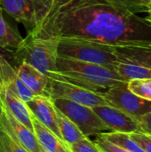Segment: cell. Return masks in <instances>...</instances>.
I'll list each match as a JSON object with an SVG mask.
<instances>
[{
	"mask_svg": "<svg viewBox=\"0 0 151 152\" xmlns=\"http://www.w3.org/2000/svg\"><path fill=\"white\" fill-rule=\"evenodd\" d=\"M33 133L46 152H71L68 144L32 117Z\"/></svg>",
	"mask_w": 151,
	"mask_h": 152,
	"instance_id": "obj_15",
	"label": "cell"
},
{
	"mask_svg": "<svg viewBox=\"0 0 151 152\" xmlns=\"http://www.w3.org/2000/svg\"><path fill=\"white\" fill-rule=\"evenodd\" d=\"M58 55L60 57L100 64L109 68L118 61L109 45L79 38L58 39Z\"/></svg>",
	"mask_w": 151,
	"mask_h": 152,
	"instance_id": "obj_4",
	"label": "cell"
},
{
	"mask_svg": "<svg viewBox=\"0 0 151 152\" xmlns=\"http://www.w3.org/2000/svg\"><path fill=\"white\" fill-rule=\"evenodd\" d=\"M55 110H56L57 124H58L61 139L68 145H70L86 137L81 133L78 127L56 107H55Z\"/></svg>",
	"mask_w": 151,
	"mask_h": 152,
	"instance_id": "obj_17",
	"label": "cell"
},
{
	"mask_svg": "<svg viewBox=\"0 0 151 152\" xmlns=\"http://www.w3.org/2000/svg\"><path fill=\"white\" fill-rule=\"evenodd\" d=\"M0 99L7 110L27 128L33 132L32 115L26 102L16 97L4 86H0Z\"/></svg>",
	"mask_w": 151,
	"mask_h": 152,
	"instance_id": "obj_14",
	"label": "cell"
},
{
	"mask_svg": "<svg viewBox=\"0 0 151 152\" xmlns=\"http://www.w3.org/2000/svg\"><path fill=\"white\" fill-rule=\"evenodd\" d=\"M94 143L101 152H130L100 136H97V139L94 141Z\"/></svg>",
	"mask_w": 151,
	"mask_h": 152,
	"instance_id": "obj_26",
	"label": "cell"
},
{
	"mask_svg": "<svg viewBox=\"0 0 151 152\" xmlns=\"http://www.w3.org/2000/svg\"><path fill=\"white\" fill-rule=\"evenodd\" d=\"M58 56V40L32 37L28 35L21 40L14 52V61L19 64L28 63L48 77L57 71Z\"/></svg>",
	"mask_w": 151,
	"mask_h": 152,
	"instance_id": "obj_3",
	"label": "cell"
},
{
	"mask_svg": "<svg viewBox=\"0 0 151 152\" xmlns=\"http://www.w3.org/2000/svg\"><path fill=\"white\" fill-rule=\"evenodd\" d=\"M146 12H148V16L145 18V20L151 25V2L146 5Z\"/></svg>",
	"mask_w": 151,
	"mask_h": 152,
	"instance_id": "obj_28",
	"label": "cell"
},
{
	"mask_svg": "<svg viewBox=\"0 0 151 152\" xmlns=\"http://www.w3.org/2000/svg\"><path fill=\"white\" fill-rule=\"evenodd\" d=\"M133 1H135L138 4H140L142 5H144V6H146L148 4H150L151 2V0H133Z\"/></svg>",
	"mask_w": 151,
	"mask_h": 152,
	"instance_id": "obj_29",
	"label": "cell"
},
{
	"mask_svg": "<svg viewBox=\"0 0 151 152\" xmlns=\"http://www.w3.org/2000/svg\"><path fill=\"white\" fill-rule=\"evenodd\" d=\"M19 78L34 94V95H46V88L49 77L32 67L31 65L21 62L15 69Z\"/></svg>",
	"mask_w": 151,
	"mask_h": 152,
	"instance_id": "obj_12",
	"label": "cell"
},
{
	"mask_svg": "<svg viewBox=\"0 0 151 152\" xmlns=\"http://www.w3.org/2000/svg\"><path fill=\"white\" fill-rule=\"evenodd\" d=\"M16 75L15 69L9 64V62L3 57L0 53V86H3L6 82Z\"/></svg>",
	"mask_w": 151,
	"mask_h": 152,
	"instance_id": "obj_24",
	"label": "cell"
},
{
	"mask_svg": "<svg viewBox=\"0 0 151 152\" xmlns=\"http://www.w3.org/2000/svg\"><path fill=\"white\" fill-rule=\"evenodd\" d=\"M127 87L134 94L151 102V79L128 81Z\"/></svg>",
	"mask_w": 151,
	"mask_h": 152,
	"instance_id": "obj_21",
	"label": "cell"
},
{
	"mask_svg": "<svg viewBox=\"0 0 151 152\" xmlns=\"http://www.w3.org/2000/svg\"><path fill=\"white\" fill-rule=\"evenodd\" d=\"M118 61L142 65L151 69V40L109 45Z\"/></svg>",
	"mask_w": 151,
	"mask_h": 152,
	"instance_id": "obj_10",
	"label": "cell"
},
{
	"mask_svg": "<svg viewBox=\"0 0 151 152\" xmlns=\"http://www.w3.org/2000/svg\"><path fill=\"white\" fill-rule=\"evenodd\" d=\"M26 105L33 118L61 139L57 124L55 107L50 97L35 95L30 101L26 102Z\"/></svg>",
	"mask_w": 151,
	"mask_h": 152,
	"instance_id": "obj_11",
	"label": "cell"
},
{
	"mask_svg": "<svg viewBox=\"0 0 151 152\" xmlns=\"http://www.w3.org/2000/svg\"><path fill=\"white\" fill-rule=\"evenodd\" d=\"M93 110L108 126L109 132L132 134L142 131L138 118L111 106L101 105L93 108Z\"/></svg>",
	"mask_w": 151,
	"mask_h": 152,
	"instance_id": "obj_9",
	"label": "cell"
},
{
	"mask_svg": "<svg viewBox=\"0 0 151 152\" xmlns=\"http://www.w3.org/2000/svg\"><path fill=\"white\" fill-rule=\"evenodd\" d=\"M23 38L4 20L0 5V47L17 48Z\"/></svg>",
	"mask_w": 151,
	"mask_h": 152,
	"instance_id": "obj_18",
	"label": "cell"
},
{
	"mask_svg": "<svg viewBox=\"0 0 151 152\" xmlns=\"http://www.w3.org/2000/svg\"><path fill=\"white\" fill-rule=\"evenodd\" d=\"M126 82L131 80H148L151 79V69L139 64L117 61L111 67Z\"/></svg>",
	"mask_w": 151,
	"mask_h": 152,
	"instance_id": "obj_16",
	"label": "cell"
},
{
	"mask_svg": "<svg viewBox=\"0 0 151 152\" xmlns=\"http://www.w3.org/2000/svg\"><path fill=\"white\" fill-rule=\"evenodd\" d=\"M39 152H46V151H44V150L42 147H41V148H40V151H39Z\"/></svg>",
	"mask_w": 151,
	"mask_h": 152,
	"instance_id": "obj_30",
	"label": "cell"
},
{
	"mask_svg": "<svg viewBox=\"0 0 151 152\" xmlns=\"http://www.w3.org/2000/svg\"><path fill=\"white\" fill-rule=\"evenodd\" d=\"M68 146L71 152H101L94 142L90 141L88 137H85L84 139Z\"/></svg>",
	"mask_w": 151,
	"mask_h": 152,
	"instance_id": "obj_23",
	"label": "cell"
},
{
	"mask_svg": "<svg viewBox=\"0 0 151 152\" xmlns=\"http://www.w3.org/2000/svg\"><path fill=\"white\" fill-rule=\"evenodd\" d=\"M46 95L52 100L64 99L91 108L109 105L102 95V92H95L72 84L61 77L49 78Z\"/></svg>",
	"mask_w": 151,
	"mask_h": 152,
	"instance_id": "obj_5",
	"label": "cell"
},
{
	"mask_svg": "<svg viewBox=\"0 0 151 152\" xmlns=\"http://www.w3.org/2000/svg\"><path fill=\"white\" fill-rule=\"evenodd\" d=\"M55 73L49 78L61 77L88 90L101 92L127 83L114 69L107 66L58 56Z\"/></svg>",
	"mask_w": 151,
	"mask_h": 152,
	"instance_id": "obj_2",
	"label": "cell"
},
{
	"mask_svg": "<svg viewBox=\"0 0 151 152\" xmlns=\"http://www.w3.org/2000/svg\"><path fill=\"white\" fill-rule=\"evenodd\" d=\"M102 95L109 105L135 118H140L151 111L150 101L132 93L127 87V83L109 88L102 92Z\"/></svg>",
	"mask_w": 151,
	"mask_h": 152,
	"instance_id": "obj_7",
	"label": "cell"
},
{
	"mask_svg": "<svg viewBox=\"0 0 151 152\" xmlns=\"http://www.w3.org/2000/svg\"><path fill=\"white\" fill-rule=\"evenodd\" d=\"M3 86L7 88L12 94H13L16 97H18L20 100L23 101L24 102L30 101L35 96L34 94L19 78L17 74L12 78H10L6 82V84Z\"/></svg>",
	"mask_w": 151,
	"mask_h": 152,
	"instance_id": "obj_20",
	"label": "cell"
},
{
	"mask_svg": "<svg viewBox=\"0 0 151 152\" xmlns=\"http://www.w3.org/2000/svg\"><path fill=\"white\" fill-rule=\"evenodd\" d=\"M0 152H28L8 135L0 132Z\"/></svg>",
	"mask_w": 151,
	"mask_h": 152,
	"instance_id": "obj_22",
	"label": "cell"
},
{
	"mask_svg": "<svg viewBox=\"0 0 151 152\" xmlns=\"http://www.w3.org/2000/svg\"><path fill=\"white\" fill-rule=\"evenodd\" d=\"M36 20L28 33L43 39L79 38L103 45L151 40V25L133 0H34Z\"/></svg>",
	"mask_w": 151,
	"mask_h": 152,
	"instance_id": "obj_1",
	"label": "cell"
},
{
	"mask_svg": "<svg viewBox=\"0 0 151 152\" xmlns=\"http://www.w3.org/2000/svg\"><path fill=\"white\" fill-rule=\"evenodd\" d=\"M138 119L141 125L142 131L151 134V111Z\"/></svg>",
	"mask_w": 151,
	"mask_h": 152,
	"instance_id": "obj_27",
	"label": "cell"
},
{
	"mask_svg": "<svg viewBox=\"0 0 151 152\" xmlns=\"http://www.w3.org/2000/svg\"><path fill=\"white\" fill-rule=\"evenodd\" d=\"M0 132L8 135L28 152H39L40 144L34 133L20 122L0 99Z\"/></svg>",
	"mask_w": 151,
	"mask_h": 152,
	"instance_id": "obj_8",
	"label": "cell"
},
{
	"mask_svg": "<svg viewBox=\"0 0 151 152\" xmlns=\"http://www.w3.org/2000/svg\"><path fill=\"white\" fill-rule=\"evenodd\" d=\"M101 138L128 151L130 152H144L143 150L130 137L129 134L117 132H103L98 134Z\"/></svg>",
	"mask_w": 151,
	"mask_h": 152,
	"instance_id": "obj_19",
	"label": "cell"
},
{
	"mask_svg": "<svg viewBox=\"0 0 151 152\" xmlns=\"http://www.w3.org/2000/svg\"><path fill=\"white\" fill-rule=\"evenodd\" d=\"M129 135L143 150V151L151 152V134L138 131L129 134Z\"/></svg>",
	"mask_w": 151,
	"mask_h": 152,
	"instance_id": "obj_25",
	"label": "cell"
},
{
	"mask_svg": "<svg viewBox=\"0 0 151 152\" xmlns=\"http://www.w3.org/2000/svg\"><path fill=\"white\" fill-rule=\"evenodd\" d=\"M0 5L18 22L28 24L31 28L34 26L36 20L34 0H0Z\"/></svg>",
	"mask_w": 151,
	"mask_h": 152,
	"instance_id": "obj_13",
	"label": "cell"
},
{
	"mask_svg": "<svg viewBox=\"0 0 151 152\" xmlns=\"http://www.w3.org/2000/svg\"><path fill=\"white\" fill-rule=\"evenodd\" d=\"M53 102L78 127L85 136L89 137L103 132H109L108 126L96 115L93 108L64 99H54Z\"/></svg>",
	"mask_w": 151,
	"mask_h": 152,
	"instance_id": "obj_6",
	"label": "cell"
}]
</instances>
